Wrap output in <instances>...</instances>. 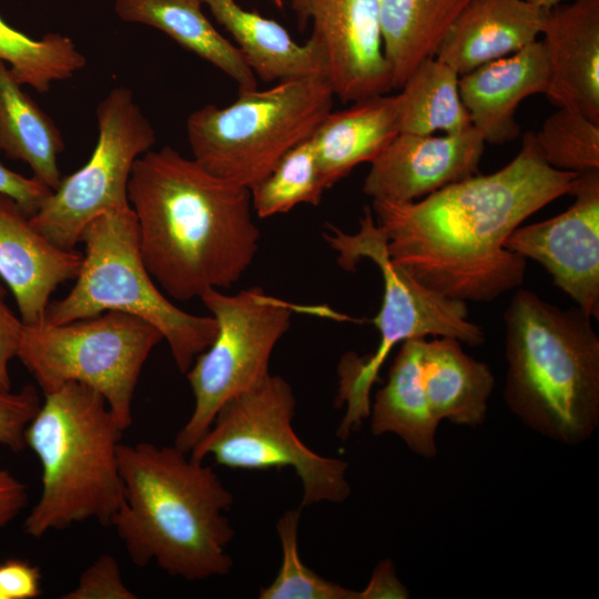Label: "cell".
<instances>
[{
  "label": "cell",
  "mask_w": 599,
  "mask_h": 599,
  "mask_svg": "<svg viewBox=\"0 0 599 599\" xmlns=\"http://www.w3.org/2000/svg\"><path fill=\"white\" fill-rule=\"evenodd\" d=\"M578 173L541 158L532 132L502 169L447 185L420 201H373L390 260L428 288L490 302L524 282L526 258L505 247L530 215L569 194Z\"/></svg>",
  "instance_id": "obj_1"
},
{
  "label": "cell",
  "mask_w": 599,
  "mask_h": 599,
  "mask_svg": "<svg viewBox=\"0 0 599 599\" xmlns=\"http://www.w3.org/2000/svg\"><path fill=\"white\" fill-rule=\"evenodd\" d=\"M128 201L145 267L174 300L231 287L256 255L260 231L251 190L171 146L135 161Z\"/></svg>",
  "instance_id": "obj_2"
},
{
  "label": "cell",
  "mask_w": 599,
  "mask_h": 599,
  "mask_svg": "<svg viewBox=\"0 0 599 599\" xmlns=\"http://www.w3.org/2000/svg\"><path fill=\"white\" fill-rule=\"evenodd\" d=\"M123 501L111 519L134 565L155 562L189 581L227 575L233 495L214 470L176 446L118 447Z\"/></svg>",
  "instance_id": "obj_3"
},
{
  "label": "cell",
  "mask_w": 599,
  "mask_h": 599,
  "mask_svg": "<svg viewBox=\"0 0 599 599\" xmlns=\"http://www.w3.org/2000/svg\"><path fill=\"white\" fill-rule=\"evenodd\" d=\"M504 399L522 424L565 445L599 426V337L577 306L518 290L505 313Z\"/></svg>",
  "instance_id": "obj_4"
},
{
  "label": "cell",
  "mask_w": 599,
  "mask_h": 599,
  "mask_svg": "<svg viewBox=\"0 0 599 599\" xmlns=\"http://www.w3.org/2000/svg\"><path fill=\"white\" fill-rule=\"evenodd\" d=\"M122 432L104 397L89 386L67 383L44 394L24 433L42 468L41 495L24 521L29 536L91 519L110 525L123 501Z\"/></svg>",
  "instance_id": "obj_5"
},
{
  "label": "cell",
  "mask_w": 599,
  "mask_h": 599,
  "mask_svg": "<svg viewBox=\"0 0 599 599\" xmlns=\"http://www.w3.org/2000/svg\"><path fill=\"white\" fill-rule=\"evenodd\" d=\"M82 264L71 291L50 302L44 322L63 324L108 311L126 313L156 327L185 374L214 341V317L186 313L155 286L145 267L131 206L100 214L81 234Z\"/></svg>",
  "instance_id": "obj_6"
},
{
  "label": "cell",
  "mask_w": 599,
  "mask_h": 599,
  "mask_svg": "<svg viewBox=\"0 0 599 599\" xmlns=\"http://www.w3.org/2000/svg\"><path fill=\"white\" fill-rule=\"evenodd\" d=\"M324 236L343 268L353 271L359 261L370 260L384 283L382 307L373 319L380 336L377 348L364 357L346 354L339 363L337 402L346 405V412L336 435L344 440L369 417L372 387L396 345L410 338L447 336L479 346L485 333L469 321L466 302L428 288L390 260L372 209L365 207L357 232L348 234L332 226Z\"/></svg>",
  "instance_id": "obj_7"
},
{
  "label": "cell",
  "mask_w": 599,
  "mask_h": 599,
  "mask_svg": "<svg viewBox=\"0 0 599 599\" xmlns=\"http://www.w3.org/2000/svg\"><path fill=\"white\" fill-rule=\"evenodd\" d=\"M334 97L326 75H311L238 92L227 106L204 105L186 120L193 159L212 174L251 189L311 138L332 111Z\"/></svg>",
  "instance_id": "obj_8"
},
{
  "label": "cell",
  "mask_w": 599,
  "mask_h": 599,
  "mask_svg": "<svg viewBox=\"0 0 599 599\" xmlns=\"http://www.w3.org/2000/svg\"><path fill=\"white\" fill-rule=\"evenodd\" d=\"M163 339L144 319L116 311L63 324H23L17 355L43 395L67 383L100 393L122 430L142 367Z\"/></svg>",
  "instance_id": "obj_9"
},
{
  "label": "cell",
  "mask_w": 599,
  "mask_h": 599,
  "mask_svg": "<svg viewBox=\"0 0 599 599\" xmlns=\"http://www.w3.org/2000/svg\"><path fill=\"white\" fill-rule=\"evenodd\" d=\"M296 399L290 383L268 374L260 384L229 399L189 453L233 469L292 467L303 486L302 507L341 504L351 494L348 464L308 448L293 429Z\"/></svg>",
  "instance_id": "obj_10"
},
{
  "label": "cell",
  "mask_w": 599,
  "mask_h": 599,
  "mask_svg": "<svg viewBox=\"0 0 599 599\" xmlns=\"http://www.w3.org/2000/svg\"><path fill=\"white\" fill-rule=\"evenodd\" d=\"M200 298L216 321L217 333L185 373L194 395V408L173 445L187 454L229 399L256 386L270 374L273 349L290 328L296 309L260 287L236 294L210 288Z\"/></svg>",
  "instance_id": "obj_11"
},
{
  "label": "cell",
  "mask_w": 599,
  "mask_h": 599,
  "mask_svg": "<svg viewBox=\"0 0 599 599\" xmlns=\"http://www.w3.org/2000/svg\"><path fill=\"white\" fill-rule=\"evenodd\" d=\"M98 140L88 162L62 177L32 225L51 243L74 250L87 225L108 211L130 206L128 184L135 161L151 150L155 131L125 87L112 89L95 110Z\"/></svg>",
  "instance_id": "obj_12"
},
{
  "label": "cell",
  "mask_w": 599,
  "mask_h": 599,
  "mask_svg": "<svg viewBox=\"0 0 599 599\" xmlns=\"http://www.w3.org/2000/svg\"><path fill=\"white\" fill-rule=\"evenodd\" d=\"M573 203L542 222L518 226L505 247L532 258L585 314L599 318V170L578 173Z\"/></svg>",
  "instance_id": "obj_13"
},
{
  "label": "cell",
  "mask_w": 599,
  "mask_h": 599,
  "mask_svg": "<svg viewBox=\"0 0 599 599\" xmlns=\"http://www.w3.org/2000/svg\"><path fill=\"white\" fill-rule=\"evenodd\" d=\"M298 26L312 22L326 77L342 102L386 94L392 88L376 0H292Z\"/></svg>",
  "instance_id": "obj_14"
},
{
  "label": "cell",
  "mask_w": 599,
  "mask_h": 599,
  "mask_svg": "<svg viewBox=\"0 0 599 599\" xmlns=\"http://www.w3.org/2000/svg\"><path fill=\"white\" fill-rule=\"evenodd\" d=\"M485 140L474 126L458 133H398L370 162L363 192L373 201L414 202L478 172Z\"/></svg>",
  "instance_id": "obj_15"
},
{
  "label": "cell",
  "mask_w": 599,
  "mask_h": 599,
  "mask_svg": "<svg viewBox=\"0 0 599 599\" xmlns=\"http://www.w3.org/2000/svg\"><path fill=\"white\" fill-rule=\"evenodd\" d=\"M82 260L80 252L51 243L14 200L0 194V277L23 324L44 321L52 293L77 277Z\"/></svg>",
  "instance_id": "obj_16"
},
{
  "label": "cell",
  "mask_w": 599,
  "mask_h": 599,
  "mask_svg": "<svg viewBox=\"0 0 599 599\" xmlns=\"http://www.w3.org/2000/svg\"><path fill=\"white\" fill-rule=\"evenodd\" d=\"M541 35L549 69L545 95L599 123V0L549 9Z\"/></svg>",
  "instance_id": "obj_17"
},
{
  "label": "cell",
  "mask_w": 599,
  "mask_h": 599,
  "mask_svg": "<svg viewBox=\"0 0 599 599\" xmlns=\"http://www.w3.org/2000/svg\"><path fill=\"white\" fill-rule=\"evenodd\" d=\"M548 80L546 51L537 40L460 75L458 88L471 125L485 142L502 144L520 133L516 120L520 102L534 94H545Z\"/></svg>",
  "instance_id": "obj_18"
},
{
  "label": "cell",
  "mask_w": 599,
  "mask_h": 599,
  "mask_svg": "<svg viewBox=\"0 0 599 599\" xmlns=\"http://www.w3.org/2000/svg\"><path fill=\"white\" fill-rule=\"evenodd\" d=\"M547 13L528 0H469L435 57L460 77L537 41Z\"/></svg>",
  "instance_id": "obj_19"
},
{
  "label": "cell",
  "mask_w": 599,
  "mask_h": 599,
  "mask_svg": "<svg viewBox=\"0 0 599 599\" xmlns=\"http://www.w3.org/2000/svg\"><path fill=\"white\" fill-rule=\"evenodd\" d=\"M398 133L395 95H373L329 111L309 138L325 189L373 162Z\"/></svg>",
  "instance_id": "obj_20"
},
{
  "label": "cell",
  "mask_w": 599,
  "mask_h": 599,
  "mask_svg": "<svg viewBox=\"0 0 599 599\" xmlns=\"http://www.w3.org/2000/svg\"><path fill=\"white\" fill-rule=\"evenodd\" d=\"M234 39L255 77L265 82L326 75L323 50L312 39L296 42L278 22L235 0H201Z\"/></svg>",
  "instance_id": "obj_21"
},
{
  "label": "cell",
  "mask_w": 599,
  "mask_h": 599,
  "mask_svg": "<svg viewBox=\"0 0 599 599\" xmlns=\"http://www.w3.org/2000/svg\"><path fill=\"white\" fill-rule=\"evenodd\" d=\"M461 344L447 336L425 339L422 380L437 423L477 427L486 419L495 379L489 366L469 356Z\"/></svg>",
  "instance_id": "obj_22"
},
{
  "label": "cell",
  "mask_w": 599,
  "mask_h": 599,
  "mask_svg": "<svg viewBox=\"0 0 599 599\" xmlns=\"http://www.w3.org/2000/svg\"><path fill=\"white\" fill-rule=\"evenodd\" d=\"M202 4L201 0H114V11L123 22L161 30L232 78L238 92L256 90V77L242 53L215 29Z\"/></svg>",
  "instance_id": "obj_23"
},
{
  "label": "cell",
  "mask_w": 599,
  "mask_h": 599,
  "mask_svg": "<svg viewBox=\"0 0 599 599\" xmlns=\"http://www.w3.org/2000/svg\"><path fill=\"white\" fill-rule=\"evenodd\" d=\"M426 338L400 343L387 382L370 403V430L374 436L387 433L403 439L416 455L433 458L437 454L438 424L432 416L422 380V354Z\"/></svg>",
  "instance_id": "obj_24"
},
{
  "label": "cell",
  "mask_w": 599,
  "mask_h": 599,
  "mask_svg": "<svg viewBox=\"0 0 599 599\" xmlns=\"http://www.w3.org/2000/svg\"><path fill=\"white\" fill-rule=\"evenodd\" d=\"M468 1L376 0L393 89H400L423 60L436 55Z\"/></svg>",
  "instance_id": "obj_25"
},
{
  "label": "cell",
  "mask_w": 599,
  "mask_h": 599,
  "mask_svg": "<svg viewBox=\"0 0 599 599\" xmlns=\"http://www.w3.org/2000/svg\"><path fill=\"white\" fill-rule=\"evenodd\" d=\"M21 87L0 60V151L28 164L32 176L53 191L62 180L58 158L64 142L52 119Z\"/></svg>",
  "instance_id": "obj_26"
},
{
  "label": "cell",
  "mask_w": 599,
  "mask_h": 599,
  "mask_svg": "<svg viewBox=\"0 0 599 599\" xmlns=\"http://www.w3.org/2000/svg\"><path fill=\"white\" fill-rule=\"evenodd\" d=\"M459 74L436 57L423 60L395 95L399 133H458L473 126L460 99Z\"/></svg>",
  "instance_id": "obj_27"
},
{
  "label": "cell",
  "mask_w": 599,
  "mask_h": 599,
  "mask_svg": "<svg viewBox=\"0 0 599 599\" xmlns=\"http://www.w3.org/2000/svg\"><path fill=\"white\" fill-rule=\"evenodd\" d=\"M0 60L14 80L45 93L57 81L74 75L83 69L87 59L67 35L45 33L33 39L10 27L0 17Z\"/></svg>",
  "instance_id": "obj_28"
},
{
  "label": "cell",
  "mask_w": 599,
  "mask_h": 599,
  "mask_svg": "<svg viewBox=\"0 0 599 599\" xmlns=\"http://www.w3.org/2000/svg\"><path fill=\"white\" fill-rule=\"evenodd\" d=\"M250 190L253 211L258 217L286 213L302 203L317 205L326 189L311 139L290 150L270 174Z\"/></svg>",
  "instance_id": "obj_29"
},
{
  "label": "cell",
  "mask_w": 599,
  "mask_h": 599,
  "mask_svg": "<svg viewBox=\"0 0 599 599\" xmlns=\"http://www.w3.org/2000/svg\"><path fill=\"white\" fill-rule=\"evenodd\" d=\"M534 136L549 166L573 173L599 170V123L585 114L558 108Z\"/></svg>",
  "instance_id": "obj_30"
},
{
  "label": "cell",
  "mask_w": 599,
  "mask_h": 599,
  "mask_svg": "<svg viewBox=\"0 0 599 599\" xmlns=\"http://www.w3.org/2000/svg\"><path fill=\"white\" fill-rule=\"evenodd\" d=\"M301 510L285 511L276 524L282 564L275 579L262 587L260 599H358L359 591L329 581L305 566L298 552Z\"/></svg>",
  "instance_id": "obj_31"
},
{
  "label": "cell",
  "mask_w": 599,
  "mask_h": 599,
  "mask_svg": "<svg viewBox=\"0 0 599 599\" xmlns=\"http://www.w3.org/2000/svg\"><path fill=\"white\" fill-rule=\"evenodd\" d=\"M41 400L33 385L19 392L0 388V445L14 453L24 449L26 428L38 413Z\"/></svg>",
  "instance_id": "obj_32"
},
{
  "label": "cell",
  "mask_w": 599,
  "mask_h": 599,
  "mask_svg": "<svg viewBox=\"0 0 599 599\" xmlns=\"http://www.w3.org/2000/svg\"><path fill=\"white\" fill-rule=\"evenodd\" d=\"M63 599H135L138 596L123 581L116 559L100 556L80 576L78 586Z\"/></svg>",
  "instance_id": "obj_33"
},
{
  "label": "cell",
  "mask_w": 599,
  "mask_h": 599,
  "mask_svg": "<svg viewBox=\"0 0 599 599\" xmlns=\"http://www.w3.org/2000/svg\"><path fill=\"white\" fill-rule=\"evenodd\" d=\"M41 570L21 559L0 564V595L2 599H33L41 595Z\"/></svg>",
  "instance_id": "obj_34"
},
{
  "label": "cell",
  "mask_w": 599,
  "mask_h": 599,
  "mask_svg": "<svg viewBox=\"0 0 599 599\" xmlns=\"http://www.w3.org/2000/svg\"><path fill=\"white\" fill-rule=\"evenodd\" d=\"M51 192L34 176H23L0 163V194L14 200L27 215H33Z\"/></svg>",
  "instance_id": "obj_35"
},
{
  "label": "cell",
  "mask_w": 599,
  "mask_h": 599,
  "mask_svg": "<svg viewBox=\"0 0 599 599\" xmlns=\"http://www.w3.org/2000/svg\"><path fill=\"white\" fill-rule=\"evenodd\" d=\"M23 322L7 303V291L0 283V388L11 389L9 363L16 357Z\"/></svg>",
  "instance_id": "obj_36"
},
{
  "label": "cell",
  "mask_w": 599,
  "mask_h": 599,
  "mask_svg": "<svg viewBox=\"0 0 599 599\" xmlns=\"http://www.w3.org/2000/svg\"><path fill=\"white\" fill-rule=\"evenodd\" d=\"M406 599L409 598L408 589L396 576V570L390 559L378 562L375 567L368 585L359 591L358 599Z\"/></svg>",
  "instance_id": "obj_37"
},
{
  "label": "cell",
  "mask_w": 599,
  "mask_h": 599,
  "mask_svg": "<svg viewBox=\"0 0 599 599\" xmlns=\"http://www.w3.org/2000/svg\"><path fill=\"white\" fill-rule=\"evenodd\" d=\"M27 504L26 485L9 470L0 469V529L13 520Z\"/></svg>",
  "instance_id": "obj_38"
},
{
  "label": "cell",
  "mask_w": 599,
  "mask_h": 599,
  "mask_svg": "<svg viewBox=\"0 0 599 599\" xmlns=\"http://www.w3.org/2000/svg\"><path fill=\"white\" fill-rule=\"evenodd\" d=\"M528 1L539 6L541 8H545L547 10H549V9L562 3L566 0H528Z\"/></svg>",
  "instance_id": "obj_39"
},
{
  "label": "cell",
  "mask_w": 599,
  "mask_h": 599,
  "mask_svg": "<svg viewBox=\"0 0 599 599\" xmlns=\"http://www.w3.org/2000/svg\"><path fill=\"white\" fill-rule=\"evenodd\" d=\"M0 599H2V598H1V595H0Z\"/></svg>",
  "instance_id": "obj_40"
}]
</instances>
